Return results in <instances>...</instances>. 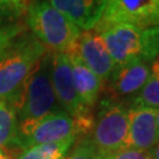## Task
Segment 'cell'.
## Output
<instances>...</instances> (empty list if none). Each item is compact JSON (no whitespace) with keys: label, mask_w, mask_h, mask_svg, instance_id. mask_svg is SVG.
Listing matches in <instances>:
<instances>
[{"label":"cell","mask_w":159,"mask_h":159,"mask_svg":"<svg viewBox=\"0 0 159 159\" xmlns=\"http://www.w3.org/2000/svg\"><path fill=\"white\" fill-rule=\"evenodd\" d=\"M51 68L52 53L46 52L14 98L8 102L18 121L39 119L46 114L61 111L52 86Z\"/></svg>","instance_id":"cell-1"},{"label":"cell","mask_w":159,"mask_h":159,"mask_svg":"<svg viewBox=\"0 0 159 159\" xmlns=\"http://www.w3.org/2000/svg\"><path fill=\"white\" fill-rule=\"evenodd\" d=\"M46 52L39 40L26 32L12 43L0 57V100L14 98Z\"/></svg>","instance_id":"cell-2"},{"label":"cell","mask_w":159,"mask_h":159,"mask_svg":"<svg viewBox=\"0 0 159 159\" xmlns=\"http://www.w3.org/2000/svg\"><path fill=\"white\" fill-rule=\"evenodd\" d=\"M26 25L51 53H66L80 30L46 0H34L26 11Z\"/></svg>","instance_id":"cell-3"},{"label":"cell","mask_w":159,"mask_h":159,"mask_svg":"<svg viewBox=\"0 0 159 159\" xmlns=\"http://www.w3.org/2000/svg\"><path fill=\"white\" fill-rule=\"evenodd\" d=\"M129 136V111L117 100L107 98L100 104L92 131V142L99 157L126 148Z\"/></svg>","instance_id":"cell-4"},{"label":"cell","mask_w":159,"mask_h":159,"mask_svg":"<svg viewBox=\"0 0 159 159\" xmlns=\"http://www.w3.org/2000/svg\"><path fill=\"white\" fill-rule=\"evenodd\" d=\"M67 139H77L73 119L65 111H59L46 114L39 119L19 121L17 137L12 146L23 151L33 145L64 142Z\"/></svg>","instance_id":"cell-5"},{"label":"cell","mask_w":159,"mask_h":159,"mask_svg":"<svg viewBox=\"0 0 159 159\" xmlns=\"http://www.w3.org/2000/svg\"><path fill=\"white\" fill-rule=\"evenodd\" d=\"M129 24L139 29L159 25V0H106L96 26Z\"/></svg>","instance_id":"cell-6"},{"label":"cell","mask_w":159,"mask_h":159,"mask_svg":"<svg viewBox=\"0 0 159 159\" xmlns=\"http://www.w3.org/2000/svg\"><path fill=\"white\" fill-rule=\"evenodd\" d=\"M93 30L100 34L116 67L142 58V33L144 29L129 24H113L94 26Z\"/></svg>","instance_id":"cell-7"},{"label":"cell","mask_w":159,"mask_h":159,"mask_svg":"<svg viewBox=\"0 0 159 159\" xmlns=\"http://www.w3.org/2000/svg\"><path fill=\"white\" fill-rule=\"evenodd\" d=\"M67 52H74L80 60L102 80V84L111 78L116 68L104 40L93 29L80 32L73 46Z\"/></svg>","instance_id":"cell-8"},{"label":"cell","mask_w":159,"mask_h":159,"mask_svg":"<svg viewBox=\"0 0 159 159\" xmlns=\"http://www.w3.org/2000/svg\"><path fill=\"white\" fill-rule=\"evenodd\" d=\"M51 80L58 104L67 114L74 117L85 108H90L84 106L77 96L72 77L71 61L67 54L52 53Z\"/></svg>","instance_id":"cell-9"},{"label":"cell","mask_w":159,"mask_h":159,"mask_svg":"<svg viewBox=\"0 0 159 159\" xmlns=\"http://www.w3.org/2000/svg\"><path fill=\"white\" fill-rule=\"evenodd\" d=\"M151 74L148 64L142 58L134 59L123 66L116 67L111 78L104 84V90L108 98L117 100L119 98L134 94L142 90Z\"/></svg>","instance_id":"cell-10"},{"label":"cell","mask_w":159,"mask_h":159,"mask_svg":"<svg viewBox=\"0 0 159 159\" xmlns=\"http://www.w3.org/2000/svg\"><path fill=\"white\" fill-rule=\"evenodd\" d=\"M129 136L126 148L150 151L159 142L156 112L146 106L132 105L129 110Z\"/></svg>","instance_id":"cell-11"},{"label":"cell","mask_w":159,"mask_h":159,"mask_svg":"<svg viewBox=\"0 0 159 159\" xmlns=\"http://www.w3.org/2000/svg\"><path fill=\"white\" fill-rule=\"evenodd\" d=\"M79 30H91L102 18L106 0H46Z\"/></svg>","instance_id":"cell-12"},{"label":"cell","mask_w":159,"mask_h":159,"mask_svg":"<svg viewBox=\"0 0 159 159\" xmlns=\"http://www.w3.org/2000/svg\"><path fill=\"white\" fill-rule=\"evenodd\" d=\"M65 54H67L71 61L74 89L80 102L86 107L93 108L104 90V84L74 52Z\"/></svg>","instance_id":"cell-13"},{"label":"cell","mask_w":159,"mask_h":159,"mask_svg":"<svg viewBox=\"0 0 159 159\" xmlns=\"http://www.w3.org/2000/svg\"><path fill=\"white\" fill-rule=\"evenodd\" d=\"M74 142L75 139H67L64 142L33 145L24 148L17 159H65Z\"/></svg>","instance_id":"cell-14"},{"label":"cell","mask_w":159,"mask_h":159,"mask_svg":"<svg viewBox=\"0 0 159 159\" xmlns=\"http://www.w3.org/2000/svg\"><path fill=\"white\" fill-rule=\"evenodd\" d=\"M18 118L11 104L0 100V150L11 148L17 137Z\"/></svg>","instance_id":"cell-15"},{"label":"cell","mask_w":159,"mask_h":159,"mask_svg":"<svg viewBox=\"0 0 159 159\" xmlns=\"http://www.w3.org/2000/svg\"><path fill=\"white\" fill-rule=\"evenodd\" d=\"M133 105L159 108V73L151 72L148 81L133 99Z\"/></svg>","instance_id":"cell-16"},{"label":"cell","mask_w":159,"mask_h":159,"mask_svg":"<svg viewBox=\"0 0 159 159\" xmlns=\"http://www.w3.org/2000/svg\"><path fill=\"white\" fill-rule=\"evenodd\" d=\"M142 59L152 61L159 56V25L143 30L142 33Z\"/></svg>","instance_id":"cell-17"},{"label":"cell","mask_w":159,"mask_h":159,"mask_svg":"<svg viewBox=\"0 0 159 159\" xmlns=\"http://www.w3.org/2000/svg\"><path fill=\"white\" fill-rule=\"evenodd\" d=\"M23 16H26V10L16 0H0V26L21 23Z\"/></svg>","instance_id":"cell-18"},{"label":"cell","mask_w":159,"mask_h":159,"mask_svg":"<svg viewBox=\"0 0 159 159\" xmlns=\"http://www.w3.org/2000/svg\"><path fill=\"white\" fill-rule=\"evenodd\" d=\"M65 159H100L94 144L90 137H83L75 144L71 153Z\"/></svg>","instance_id":"cell-19"},{"label":"cell","mask_w":159,"mask_h":159,"mask_svg":"<svg viewBox=\"0 0 159 159\" xmlns=\"http://www.w3.org/2000/svg\"><path fill=\"white\" fill-rule=\"evenodd\" d=\"M100 159H152L150 151L125 148L118 150L113 153L100 157Z\"/></svg>","instance_id":"cell-20"},{"label":"cell","mask_w":159,"mask_h":159,"mask_svg":"<svg viewBox=\"0 0 159 159\" xmlns=\"http://www.w3.org/2000/svg\"><path fill=\"white\" fill-rule=\"evenodd\" d=\"M27 31V25L23 23L13 24L8 26H0V39H16Z\"/></svg>","instance_id":"cell-21"},{"label":"cell","mask_w":159,"mask_h":159,"mask_svg":"<svg viewBox=\"0 0 159 159\" xmlns=\"http://www.w3.org/2000/svg\"><path fill=\"white\" fill-rule=\"evenodd\" d=\"M18 148H2L0 150V159H17L19 153L16 152Z\"/></svg>","instance_id":"cell-22"},{"label":"cell","mask_w":159,"mask_h":159,"mask_svg":"<svg viewBox=\"0 0 159 159\" xmlns=\"http://www.w3.org/2000/svg\"><path fill=\"white\" fill-rule=\"evenodd\" d=\"M17 39V38H16ZM16 39H8V38H5V39H0V57L4 54V52L12 45V43Z\"/></svg>","instance_id":"cell-23"},{"label":"cell","mask_w":159,"mask_h":159,"mask_svg":"<svg viewBox=\"0 0 159 159\" xmlns=\"http://www.w3.org/2000/svg\"><path fill=\"white\" fill-rule=\"evenodd\" d=\"M151 63H152V65H151V72L159 73V56L154 58Z\"/></svg>","instance_id":"cell-24"},{"label":"cell","mask_w":159,"mask_h":159,"mask_svg":"<svg viewBox=\"0 0 159 159\" xmlns=\"http://www.w3.org/2000/svg\"><path fill=\"white\" fill-rule=\"evenodd\" d=\"M150 153L152 156V159H159V142L154 145L153 148H151Z\"/></svg>","instance_id":"cell-25"},{"label":"cell","mask_w":159,"mask_h":159,"mask_svg":"<svg viewBox=\"0 0 159 159\" xmlns=\"http://www.w3.org/2000/svg\"><path fill=\"white\" fill-rule=\"evenodd\" d=\"M156 120H157V129H158L159 134V108H157V112H156Z\"/></svg>","instance_id":"cell-26"},{"label":"cell","mask_w":159,"mask_h":159,"mask_svg":"<svg viewBox=\"0 0 159 159\" xmlns=\"http://www.w3.org/2000/svg\"><path fill=\"white\" fill-rule=\"evenodd\" d=\"M16 1H17V0H16ZM17 2H18V1H17ZM18 4H19V2H18ZM19 5H20V4H19ZM20 6H21V5H20ZM21 7H23V6H21Z\"/></svg>","instance_id":"cell-27"}]
</instances>
